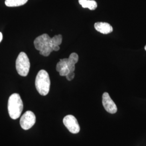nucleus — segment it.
<instances>
[{"mask_svg":"<svg viewBox=\"0 0 146 146\" xmlns=\"http://www.w3.org/2000/svg\"><path fill=\"white\" fill-rule=\"evenodd\" d=\"M102 104L106 110L110 114H115L117 111V107L111 99L108 93H104L102 95Z\"/></svg>","mask_w":146,"mask_h":146,"instance_id":"nucleus-7","label":"nucleus"},{"mask_svg":"<svg viewBox=\"0 0 146 146\" xmlns=\"http://www.w3.org/2000/svg\"><path fill=\"white\" fill-rule=\"evenodd\" d=\"M2 38H3V35H2V34L0 32V43L1 42V41L2 40Z\"/></svg>","mask_w":146,"mask_h":146,"instance_id":"nucleus-17","label":"nucleus"},{"mask_svg":"<svg viewBox=\"0 0 146 146\" xmlns=\"http://www.w3.org/2000/svg\"><path fill=\"white\" fill-rule=\"evenodd\" d=\"M52 49H53V51L57 52L58 50H59L60 47H59V46H54L53 48H52Z\"/></svg>","mask_w":146,"mask_h":146,"instance_id":"nucleus-16","label":"nucleus"},{"mask_svg":"<svg viewBox=\"0 0 146 146\" xmlns=\"http://www.w3.org/2000/svg\"><path fill=\"white\" fill-rule=\"evenodd\" d=\"M62 41V36L61 35H55L52 38V43L53 47L55 46H60Z\"/></svg>","mask_w":146,"mask_h":146,"instance_id":"nucleus-13","label":"nucleus"},{"mask_svg":"<svg viewBox=\"0 0 146 146\" xmlns=\"http://www.w3.org/2000/svg\"><path fill=\"white\" fill-rule=\"evenodd\" d=\"M30 67L31 63L27 55L25 52H20L16 61V69L18 74L22 76H26Z\"/></svg>","mask_w":146,"mask_h":146,"instance_id":"nucleus-4","label":"nucleus"},{"mask_svg":"<svg viewBox=\"0 0 146 146\" xmlns=\"http://www.w3.org/2000/svg\"><path fill=\"white\" fill-rule=\"evenodd\" d=\"M63 122L68 131L73 134L78 133L80 131V127L78 120L73 115L66 116L63 120Z\"/></svg>","mask_w":146,"mask_h":146,"instance_id":"nucleus-6","label":"nucleus"},{"mask_svg":"<svg viewBox=\"0 0 146 146\" xmlns=\"http://www.w3.org/2000/svg\"><path fill=\"white\" fill-rule=\"evenodd\" d=\"M34 46L40 54L44 56H48L53 51L52 38L47 34L37 37L34 41Z\"/></svg>","mask_w":146,"mask_h":146,"instance_id":"nucleus-2","label":"nucleus"},{"mask_svg":"<svg viewBox=\"0 0 146 146\" xmlns=\"http://www.w3.org/2000/svg\"><path fill=\"white\" fill-rule=\"evenodd\" d=\"M35 122L36 117L34 113L31 111L28 110L21 116L20 123L23 129L28 130L35 125Z\"/></svg>","mask_w":146,"mask_h":146,"instance_id":"nucleus-5","label":"nucleus"},{"mask_svg":"<svg viewBox=\"0 0 146 146\" xmlns=\"http://www.w3.org/2000/svg\"><path fill=\"white\" fill-rule=\"evenodd\" d=\"M68 67L67 66V58H63L61 59L60 60V61L57 63L56 65V70L58 72H60V71L64 67Z\"/></svg>","mask_w":146,"mask_h":146,"instance_id":"nucleus-12","label":"nucleus"},{"mask_svg":"<svg viewBox=\"0 0 146 146\" xmlns=\"http://www.w3.org/2000/svg\"><path fill=\"white\" fill-rule=\"evenodd\" d=\"M94 27L97 31L103 34H108L113 31L111 26L106 22H96L94 24Z\"/></svg>","mask_w":146,"mask_h":146,"instance_id":"nucleus-8","label":"nucleus"},{"mask_svg":"<svg viewBox=\"0 0 146 146\" xmlns=\"http://www.w3.org/2000/svg\"><path fill=\"white\" fill-rule=\"evenodd\" d=\"M80 5L84 8H88L91 11H94L97 8L98 5L94 0H78Z\"/></svg>","mask_w":146,"mask_h":146,"instance_id":"nucleus-10","label":"nucleus"},{"mask_svg":"<svg viewBox=\"0 0 146 146\" xmlns=\"http://www.w3.org/2000/svg\"><path fill=\"white\" fill-rule=\"evenodd\" d=\"M145 50L146 51V45L145 46Z\"/></svg>","mask_w":146,"mask_h":146,"instance_id":"nucleus-18","label":"nucleus"},{"mask_svg":"<svg viewBox=\"0 0 146 146\" xmlns=\"http://www.w3.org/2000/svg\"><path fill=\"white\" fill-rule=\"evenodd\" d=\"M28 0H5V5L7 7H14L24 5Z\"/></svg>","mask_w":146,"mask_h":146,"instance_id":"nucleus-11","label":"nucleus"},{"mask_svg":"<svg viewBox=\"0 0 146 146\" xmlns=\"http://www.w3.org/2000/svg\"><path fill=\"white\" fill-rule=\"evenodd\" d=\"M70 72V70L68 68V67H64V68L62 69L60 72V75L61 76H66Z\"/></svg>","mask_w":146,"mask_h":146,"instance_id":"nucleus-14","label":"nucleus"},{"mask_svg":"<svg viewBox=\"0 0 146 146\" xmlns=\"http://www.w3.org/2000/svg\"><path fill=\"white\" fill-rule=\"evenodd\" d=\"M78 55L75 53H72L69 58H67V66L70 70V72H74L75 70V64L78 63Z\"/></svg>","mask_w":146,"mask_h":146,"instance_id":"nucleus-9","label":"nucleus"},{"mask_svg":"<svg viewBox=\"0 0 146 146\" xmlns=\"http://www.w3.org/2000/svg\"><path fill=\"white\" fill-rule=\"evenodd\" d=\"M23 104L20 95L14 93L11 95L8 102V110L11 119L16 120L21 115Z\"/></svg>","mask_w":146,"mask_h":146,"instance_id":"nucleus-1","label":"nucleus"},{"mask_svg":"<svg viewBox=\"0 0 146 146\" xmlns=\"http://www.w3.org/2000/svg\"><path fill=\"white\" fill-rule=\"evenodd\" d=\"M75 77V73L74 72H70L68 75L66 76V78L68 81H72Z\"/></svg>","mask_w":146,"mask_h":146,"instance_id":"nucleus-15","label":"nucleus"},{"mask_svg":"<svg viewBox=\"0 0 146 146\" xmlns=\"http://www.w3.org/2000/svg\"><path fill=\"white\" fill-rule=\"evenodd\" d=\"M50 80L48 73L44 70H41L37 74L35 79V87L38 93L46 96L49 93Z\"/></svg>","mask_w":146,"mask_h":146,"instance_id":"nucleus-3","label":"nucleus"}]
</instances>
